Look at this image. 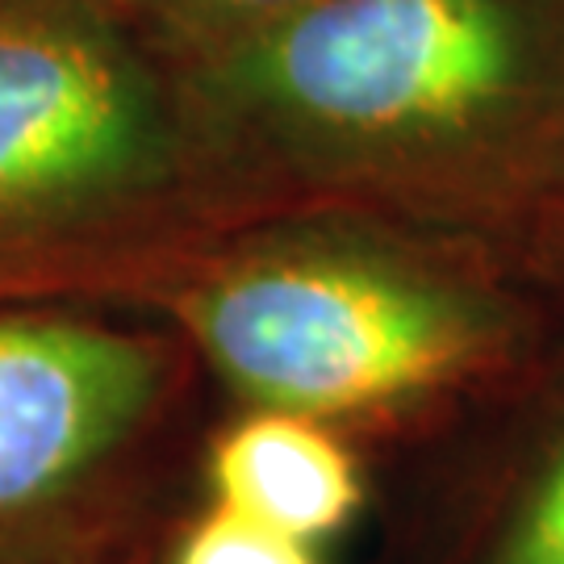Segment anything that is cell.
Listing matches in <instances>:
<instances>
[{
    "mask_svg": "<svg viewBox=\"0 0 564 564\" xmlns=\"http://www.w3.org/2000/svg\"><path fill=\"white\" fill-rule=\"evenodd\" d=\"M556 0H305L181 59L247 223H444L564 93Z\"/></svg>",
    "mask_w": 564,
    "mask_h": 564,
    "instance_id": "cell-1",
    "label": "cell"
},
{
    "mask_svg": "<svg viewBox=\"0 0 564 564\" xmlns=\"http://www.w3.org/2000/svg\"><path fill=\"white\" fill-rule=\"evenodd\" d=\"M247 226L130 0H0V310L142 305Z\"/></svg>",
    "mask_w": 564,
    "mask_h": 564,
    "instance_id": "cell-2",
    "label": "cell"
},
{
    "mask_svg": "<svg viewBox=\"0 0 564 564\" xmlns=\"http://www.w3.org/2000/svg\"><path fill=\"white\" fill-rule=\"evenodd\" d=\"M142 305L242 402L330 426L405 419L498 343L489 305L414 230L356 218L235 230Z\"/></svg>",
    "mask_w": 564,
    "mask_h": 564,
    "instance_id": "cell-3",
    "label": "cell"
},
{
    "mask_svg": "<svg viewBox=\"0 0 564 564\" xmlns=\"http://www.w3.org/2000/svg\"><path fill=\"white\" fill-rule=\"evenodd\" d=\"M184 351L80 305L0 310V561H109Z\"/></svg>",
    "mask_w": 564,
    "mask_h": 564,
    "instance_id": "cell-4",
    "label": "cell"
},
{
    "mask_svg": "<svg viewBox=\"0 0 564 564\" xmlns=\"http://www.w3.org/2000/svg\"><path fill=\"white\" fill-rule=\"evenodd\" d=\"M214 502L318 544L356 519L364 477L330 423L256 410L226 426L209 447Z\"/></svg>",
    "mask_w": 564,
    "mask_h": 564,
    "instance_id": "cell-5",
    "label": "cell"
},
{
    "mask_svg": "<svg viewBox=\"0 0 564 564\" xmlns=\"http://www.w3.org/2000/svg\"><path fill=\"white\" fill-rule=\"evenodd\" d=\"M167 564H323L318 547L214 502L181 527Z\"/></svg>",
    "mask_w": 564,
    "mask_h": 564,
    "instance_id": "cell-6",
    "label": "cell"
},
{
    "mask_svg": "<svg viewBox=\"0 0 564 564\" xmlns=\"http://www.w3.org/2000/svg\"><path fill=\"white\" fill-rule=\"evenodd\" d=\"M305 0H130L139 21L172 59H193L242 30Z\"/></svg>",
    "mask_w": 564,
    "mask_h": 564,
    "instance_id": "cell-7",
    "label": "cell"
},
{
    "mask_svg": "<svg viewBox=\"0 0 564 564\" xmlns=\"http://www.w3.org/2000/svg\"><path fill=\"white\" fill-rule=\"evenodd\" d=\"M489 564H564V447L531 489Z\"/></svg>",
    "mask_w": 564,
    "mask_h": 564,
    "instance_id": "cell-8",
    "label": "cell"
},
{
    "mask_svg": "<svg viewBox=\"0 0 564 564\" xmlns=\"http://www.w3.org/2000/svg\"><path fill=\"white\" fill-rule=\"evenodd\" d=\"M0 564H113V561H0Z\"/></svg>",
    "mask_w": 564,
    "mask_h": 564,
    "instance_id": "cell-9",
    "label": "cell"
}]
</instances>
